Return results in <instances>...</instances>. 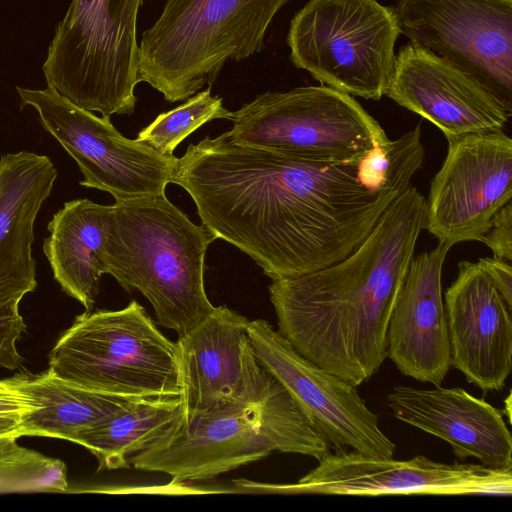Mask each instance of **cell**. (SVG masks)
<instances>
[{"label":"cell","instance_id":"cb8c5ba5","mask_svg":"<svg viewBox=\"0 0 512 512\" xmlns=\"http://www.w3.org/2000/svg\"><path fill=\"white\" fill-rule=\"evenodd\" d=\"M17 439L0 436V493L67 492L65 463L21 446Z\"/></svg>","mask_w":512,"mask_h":512},{"label":"cell","instance_id":"7a4b0ae2","mask_svg":"<svg viewBox=\"0 0 512 512\" xmlns=\"http://www.w3.org/2000/svg\"><path fill=\"white\" fill-rule=\"evenodd\" d=\"M410 185L350 255L321 270L272 280L278 332L320 368L359 386L387 358L390 318L426 223Z\"/></svg>","mask_w":512,"mask_h":512},{"label":"cell","instance_id":"44dd1931","mask_svg":"<svg viewBox=\"0 0 512 512\" xmlns=\"http://www.w3.org/2000/svg\"><path fill=\"white\" fill-rule=\"evenodd\" d=\"M110 206L89 199L66 202L48 223L43 251L61 289L92 311L107 273L103 247Z\"/></svg>","mask_w":512,"mask_h":512},{"label":"cell","instance_id":"4316f807","mask_svg":"<svg viewBox=\"0 0 512 512\" xmlns=\"http://www.w3.org/2000/svg\"><path fill=\"white\" fill-rule=\"evenodd\" d=\"M25 329L19 301L0 304V368L15 370L23 363L16 344Z\"/></svg>","mask_w":512,"mask_h":512},{"label":"cell","instance_id":"d6986e66","mask_svg":"<svg viewBox=\"0 0 512 512\" xmlns=\"http://www.w3.org/2000/svg\"><path fill=\"white\" fill-rule=\"evenodd\" d=\"M394 417L447 442L460 459L512 470V438L501 410L460 387L398 385L386 397Z\"/></svg>","mask_w":512,"mask_h":512},{"label":"cell","instance_id":"d4e9b609","mask_svg":"<svg viewBox=\"0 0 512 512\" xmlns=\"http://www.w3.org/2000/svg\"><path fill=\"white\" fill-rule=\"evenodd\" d=\"M231 115L223 106V99L213 96L211 87H207L180 106L159 114L137 134L136 140L164 155H173L177 146L196 129L214 119L230 120Z\"/></svg>","mask_w":512,"mask_h":512},{"label":"cell","instance_id":"7402d4cb","mask_svg":"<svg viewBox=\"0 0 512 512\" xmlns=\"http://www.w3.org/2000/svg\"><path fill=\"white\" fill-rule=\"evenodd\" d=\"M13 386L31 409L20 417L19 437L45 436L73 442L132 399L94 392L49 370L34 376L15 375Z\"/></svg>","mask_w":512,"mask_h":512},{"label":"cell","instance_id":"8fae6325","mask_svg":"<svg viewBox=\"0 0 512 512\" xmlns=\"http://www.w3.org/2000/svg\"><path fill=\"white\" fill-rule=\"evenodd\" d=\"M247 333L260 365L286 389L330 447L393 458L395 443L356 386L302 356L265 320L249 321Z\"/></svg>","mask_w":512,"mask_h":512},{"label":"cell","instance_id":"ba28073f","mask_svg":"<svg viewBox=\"0 0 512 512\" xmlns=\"http://www.w3.org/2000/svg\"><path fill=\"white\" fill-rule=\"evenodd\" d=\"M230 120L229 136L239 145L323 164L359 161L389 141L353 96L326 85L265 92Z\"/></svg>","mask_w":512,"mask_h":512},{"label":"cell","instance_id":"83f0119b","mask_svg":"<svg viewBox=\"0 0 512 512\" xmlns=\"http://www.w3.org/2000/svg\"><path fill=\"white\" fill-rule=\"evenodd\" d=\"M493 252V257L512 260V205L507 203L494 216L487 233L480 240Z\"/></svg>","mask_w":512,"mask_h":512},{"label":"cell","instance_id":"2e32d148","mask_svg":"<svg viewBox=\"0 0 512 512\" xmlns=\"http://www.w3.org/2000/svg\"><path fill=\"white\" fill-rule=\"evenodd\" d=\"M385 95L437 126L447 141L503 130L511 116L469 74L413 42L396 55Z\"/></svg>","mask_w":512,"mask_h":512},{"label":"cell","instance_id":"ffe728a7","mask_svg":"<svg viewBox=\"0 0 512 512\" xmlns=\"http://www.w3.org/2000/svg\"><path fill=\"white\" fill-rule=\"evenodd\" d=\"M56 178L45 155L20 151L0 157V304L20 302L37 286L34 222Z\"/></svg>","mask_w":512,"mask_h":512},{"label":"cell","instance_id":"6da1fadb","mask_svg":"<svg viewBox=\"0 0 512 512\" xmlns=\"http://www.w3.org/2000/svg\"><path fill=\"white\" fill-rule=\"evenodd\" d=\"M359 161H305L239 145L227 131L190 144L172 183L191 196L215 239L250 256L272 280L293 278L354 252L408 188L365 186Z\"/></svg>","mask_w":512,"mask_h":512},{"label":"cell","instance_id":"603a6c76","mask_svg":"<svg viewBox=\"0 0 512 512\" xmlns=\"http://www.w3.org/2000/svg\"><path fill=\"white\" fill-rule=\"evenodd\" d=\"M182 414L181 395L132 399L73 442L96 457L99 470L128 468L129 459L159 440Z\"/></svg>","mask_w":512,"mask_h":512},{"label":"cell","instance_id":"484cf974","mask_svg":"<svg viewBox=\"0 0 512 512\" xmlns=\"http://www.w3.org/2000/svg\"><path fill=\"white\" fill-rule=\"evenodd\" d=\"M425 149L417 125L396 140L370 150L358 162L357 177L365 186L380 190L394 185L410 186L422 167Z\"/></svg>","mask_w":512,"mask_h":512},{"label":"cell","instance_id":"9c48e42d","mask_svg":"<svg viewBox=\"0 0 512 512\" xmlns=\"http://www.w3.org/2000/svg\"><path fill=\"white\" fill-rule=\"evenodd\" d=\"M23 104L36 110L42 126L76 161L80 185L110 193L115 201L165 194L178 158L124 137L110 117H98L52 87H16Z\"/></svg>","mask_w":512,"mask_h":512},{"label":"cell","instance_id":"52a82bcc","mask_svg":"<svg viewBox=\"0 0 512 512\" xmlns=\"http://www.w3.org/2000/svg\"><path fill=\"white\" fill-rule=\"evenodd\" d=\"M400 34L394 7L377 0H310L291 20L287 44L294 66L322 85L379 100Z\"/></svg>","mask_w":512,"mask_h":512},{"label":"cell","instance_id":"f546056e","mask_svg":"<svg viewBox=\"0 0 512 512\" xmlns=\"http://www.w3.org/2000/svg\"><path fill=\"white\" fill-rule=\"evenodd\" d=\"M31 406L14 386L11 378L0 380V415L22 416Z\"/></svg>","mask_w":512,"mask_h":512},{"label":"cell","instance_id":"277c9868","mask_svg":"<svg viewBox=\"0 0 512 512\" xmlns=\"http://www.w3.org/2000/svg\"><path fill=\"white\" fill-rule=\"evenodd\" d=\"M291 0H167L142 34L139 82L168 102L187 100L211 87L228 60L264 49L265 33Z\"/></svg>","mask_w":512,"mask_h":512},{"label":"cell","instance_id":"7c38bea8","mask_svg":"<svg viewBox=\"0 0 512 512\" xmlns=\"http://www.w3.org/2000/svg\"><path fill=\"white\" fill-rule=\"evenodd\" d=\"M512 198V140L503 130L448 140L426 199L425 229L450 248L480 241Z\"/></svg>","mask_w":512,"mask_h":512},{"label":"cell","instance_id":"8992f818","mask_svg":"<svg viewBox=\"0 0 512 512\" xmlns=\"http://www.w3.org/2000/svg\"><path fill=\"white\" fill-rule=\"evenodd\" d=\"M143 0H72L43 63L47 86L102 116L132 114Z\"/></svg>","mask_w":512,"mask_h":512},{"label":"cell","instance_id":"4fadbf2b","mask_svg":"<svg viewBox=\"0 0 512 512\" xmlns=\"http://www.w3.org/2000/svg\"><path fill=\"white\" fill-rule=\"evenodd\" d=\"M294 484L267 485L284 494L349 496L512 495V470L474 463L437 462L418 455L409 460L376 458L344 449L329 451Z\"/></svg>","mask_w":512,"mask_h":512},{"label":"cell","instance_id":"ac0fdd59","mask_svg":"<svg viewBox=\"0 0 512 512\" xmlns=\"http://www.w3.org/2000/svg\"><path fill=\"white\" fill-rule=\"evenodd\" d=\"M450 247L413 257L387 332V358L405 376L440 386L451 368L442 270Z\"/></svg>","mask_w":512,"mask_h":512},{"label":"cell","instance_id":"5bb4252c","mask_svg":"<svg viewBox=\"0 0 512 512\" xmlns=\"http://www.w3.org/2000/svg\"><path fill=\"white\" fill-rule=\"evenodd\" d=\"M248 322L222 305L178 337L185 420L262 397L270 374L253 352Z\"/></svg>","mask_w":512,"mask_h":512},{"label":"cell","instance_id":"f1b7e54d","mask_svg":"<svg viewBox=\"0 0 512 512\" xmlns=\"http://www.w3.org/2000/svg\"><path fill=\"white\" fill-rule=\"evenodd\" d=\"M477 262L501 293L508 307L512 309L511 263L496 257L479 258Z\"/></svg>","mask_w":512,"mask_h":512},{"label":"cell","instance_id":"3957f363","mask_svg":"<svg viewBox=\"0 0 512 512\" xmlns=\"http://www.w3.org/2000/svg\"><path fill=\"white\" fill-rule=\"evenodd\" d=\"M214 240L165 194L119 200L110 205L103 259L107 273L127 292L140 291L158 324L179 337L215 308L204 285Z\"/></svg>","mask_w":512,"mask_h":512},{"label":"cell","instance_id":"e0dca14e","mask_svg":"<svg viewBox=\"0 0 512 512\" xmlns=\"http://www.w3.org/2000/svg\"><path fill=\"white\" fill-rule=\"evenodd\" d=\"M444 306L451 367L484 393L500 391L512 370V309L478 262H459Z\"/></svg>","mask_w":512,"mask_h":512},{"label":"cell","instance_id":"5b68a950","mask_svg":"<svg viewBox=\"0 0 512 512\" xmlns=\"http://www.w3.org/2000/svg\"><path fill=\"white\" fill-rule=\"evenodd\" d=\"M48 370L79 387L136 399L180 396L179 351L143 306L85 311L49 353Z\"/></svg>","mask_w":512,"mask_h":512},{"label":"cell","instance_id":"30bf717a","mask_svg":"<svg viewBox=\"0 0 512 512\" xmlns=\"http://www.w3.org/2000/svg\"><path fill=\"white\" fill-rule=\"evenodd\" d=\"M401 33L476 80L512 112V0H397Z\"/></svg>","mask_w":512,"mask_h":512},{"label":"cell","instance_id":"1f68e13d","mask_svg":"<svg viewBox=\"0 0 512 512\" xmlns=\"http://www.w3.org/2000/svg\"><path fill=\"white\" fill-rule=\"evenodd\" d=\"M504 403H506V414L509 422H511V394L509 393L507 398L504 400Z\"/></svg>","mask_w":512,"mask_h":512},{"label":"cell","instance_id":"4dcf8cb0","mask_svg":"<svg viewBox=\"0 0 512 512\" xmlns=\"http://www.w3.org/2000/svg\"><path fill=\"white\" fill-rule=\"evenodd\" d=\"M20 417L16 415H0V436L19 438Z\"/></svg>","mask_w":512,"mask_h":512},{"label":"cell","instance_id":"9a60e30c","mask_svg":"<svg viewBox=\"0 0 512 512\" xmlns=\"http://www.w3.org/2000/svg\"><path fill=\"white\" fill-rule=\"evenodd\" d=\"M256 403L230 404L191 420L182 414L129 464L177 481L207 480L269 456L275 449L260 430Z\"/></svg>","mask_w":512,"mask_h":512}]
</instances>
